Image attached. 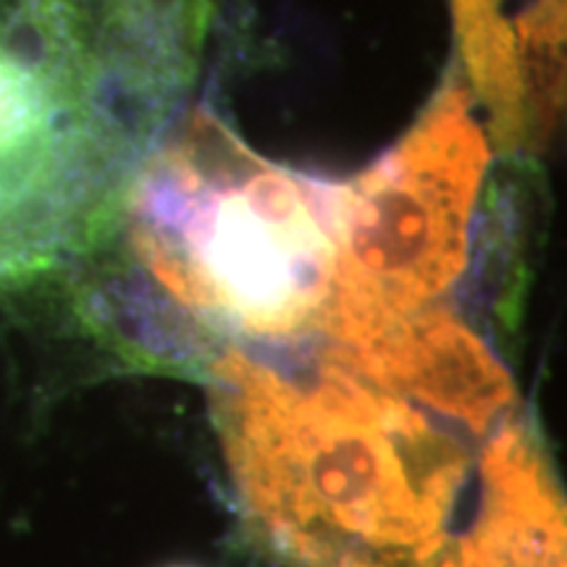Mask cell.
I'll list each match as a JSON object with an SVG mask.
<instances>
[{"label":"cell","mask_w":567,"mask_h":567,"mask_svg":"<svg viewBox=\"0 0 567 567\" xmlns=\"http://www.w3.org/2000/svg\"><path fill=\"white\" fill-rule=\"evenodd\" d=\"M342 184L274 166L195 113L147 155L111 231L66 271L80 321L134 363L203 331L292 339L318 329Z\"/></svg>","instance_id":"6da1fadb"},{"label":"cell","mask_w":567,"mask_h":567,"mask_svg":"<svg viewBox=\"0 0 567 567\" xmlns=\"http://www.w3.org/2000/svg\"><path fill=\"white\" fill-rule=\"evenodd\" d=\"M213 415L243 502L302 567H439L465 457L326 352L313 381L245 352L210 365Z\"/></svg>","instance_id":"7a4b0ae2"},{"label":"cell","mask_w":567,"mask_h":567,"mask_svg":"<svg viewBox=\"0 0 567 567\" xmlns=\"http://www.w3.org/2000/svg\"><path fill=\"white\" fill-rule=\"evenodd\" d=\"M179 101L76 0H0V297L101 243Z\"/></svg>","instance_id":"3957f363"},{"label":"cell","mask_w":567,"mask_h":567,"mask_svg":"<svg viewBox=\"0 0 567 567\" xmlns=\"http://www.w3.org/2000/svg\"><path fill=\"white\" fill-rule=\"evenodd\" d=\"M488 161L471 92L452 80L400 145L342 184L334 274L318 318L331 350H360L455 287Z\"/></svg>","instance_id":"277c9868"},{"label":"cell","mask_w":567,"mask_h":567,"mask_svg":"<svg viewBox=\"0 0 567 567\" xmlns=\"http://www.w3.org/2000/svg\"><path fill=\"white\" fill-rule=\"evenodd\" d=\"M329 354L384 392L413 396L478 434L515 400L492 347L442 305L405 316L360 350Z\"/></svg>","instance_id":"5b68a950"},{"label":"cell","mask_w":567,"mask_h":567,"mask_svg":"<svg viewBox=\"0 0 567 567\" xmlns=\"http://www.w3.org/2000/svg\"><path fill=\"white\" fill-rule=\"evenodd\" d=\"M481 505L439 567H565V505L542 442L509 421L481 457Z\"/></svg>","instance_id":"8992f818"},{"label":"cell","mask_w":567,"mask_h":567,"mask_svg":"<svg viewBox=\"0 0 567 567\" xmlns=\"http://www.w3.org/2000/svg\"><path fill=\"white\" fill-rule=\"evenodd\" d=\"M455 11V27L460 45L478 40V34H486L502 24H517L509 19L507 0H452Z\"/></svg>","instance_id":"52a82bcc"}]
</instances>
